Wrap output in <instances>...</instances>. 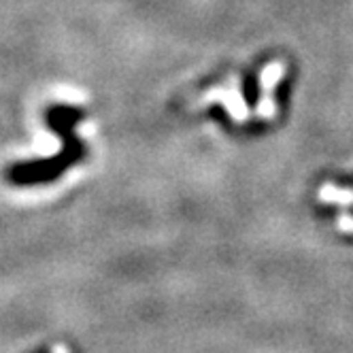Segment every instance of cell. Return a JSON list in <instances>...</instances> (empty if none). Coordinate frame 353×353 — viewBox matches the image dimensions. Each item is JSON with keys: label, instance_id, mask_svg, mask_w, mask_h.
Here are the masks:
<instances>
[]
</instances>
